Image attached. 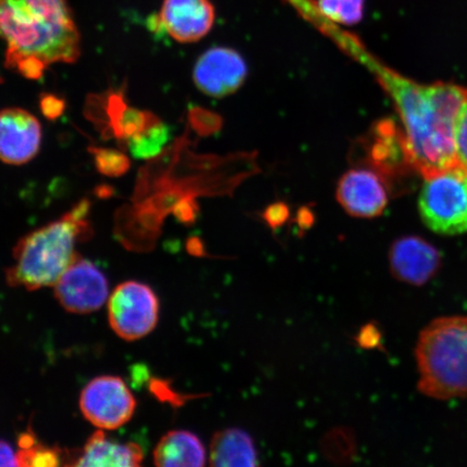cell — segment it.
<instances>
[{"label":"cell","mask_w":467,"mask_h":467,"mask_svg":"<svg viewBox=\"0 0 467 467\" xmlns=\"http://www.w3.org/2000/svg\"><path fill=\"white\" fill-rule=\"evenodd\" d=\"M389 270L400 282L421 287L429 284L442 265L441 251L420 236L397 238L389 248Z\"/></svg>","instance_id":"11"},{"label":"cell","mask_w":467,"mask_h":467,"mask_svg":"<svg viewBox=\"0 0 467 467\" xmlns=\"http://www.w3.org/2000/svg\"><path fill=\"white\" fill-rule=\"evenodd\" d=\"M287 218V209H285V206H279V204H275V206L267 209V212L265 214V219L268 225L272 226L273 229L282 226Z\"/></svg>","instance_id":"25"},{"label":"cell","mask_w":467,"mask_h":467,"mask_svg":"<svg viewBox=\"0 0 467 467\" xmlns=\"http://www.w3.org/2000/svg\"><path fill=\"white\" fill-rule=\"evenodd\" d=\"M370 138L368 156L371 169L381 175L389 188V181L404 177L409 171L418 173L409 154L404 132L395 122H379L373 128Z\"/></svg>","instance_id":"14"},{"label":"cell","mask_w":467,"mask_h":467,"mask_svg":"<svg viewBox=\"0 0 467 467\" xmlns=\"http://www.w3.org/2000/svg\"><path fill=\"white\" fill-rule=\"evenodd\" d=\"M110 328L126 341H137L155 329L160 318V301L150 285L122 283L108 300Z\"/></svg>","instance_id":"6"},{"label":"cell","mask_w":467,"mask_h":467,"mask_svg":"<svg viewBox=\"0 0 467 467\" xmlns=\"http://www.w3.org/2000/svg\"><path fill=\"white\" fill-rule=\"evenodd\" d=\"M0 40L5 67L39 79L57 63H74L80 34L67 0H0Z\"/></svg>","instance_id":"2"},{"label":"cell","mask_w":467,"mask_h":467,"mask_svg":"<svg viewBox=\"0 0 467 467\" xmlns=\"http://www.w3.org/2000/svg\"><path fill=\"white\" fill-rule=\"evenodd\" d=\"M366 0H317L318 14L337 26H353L363 20Z\"/></svg>","instance_id":"20"},{"label":"cell","mask_w":467,"mask_h":467,"mask_svg":"<svg viewBox=\"0 0 467 467\" xmlns=\"http://www.w3.org/2000/svg\"><path fill=\"white\" fill-rule=\"evenodd\" d=\"M42 141V125L28 110L20 108L0 110V161L25 165L38 154Z\"/></svg>","instance_id":"12"},{"label":"cell","mask_w":467,"mask_h":467,"mask_svg":"<svg viewBox=\"0 0 467 467\" xmlns=\"http://www.w3.org/2000/svg\"><path fill=\"white\" fill-rule=\"evenodd\" d=\"M64 109H66V102L60 97L45 95L40 100V109L48 119H58L63 114Z\"/></svg>","instance_id":"24"},{"label":"cell","mask_w":467,"mask_h":467,"mask_svg":"<svg viewBox=\"0 0 467 467\" xmlns=\"http://www.w3.org/2000/svg\"><path fill=\"white\" fill-rule=\"evenodd\" d=\"M56 299L66 311L90 314L100 309L109 297V282L89 260L76 255L54 285Z\"/></svg>","instance_id":"8"},{"label":"cell","mask_w":467,"mask_h":467,"mask_svg":"<svg viewBox=\"0 0 467 467\" xmlns=\"http://www.w3.org/2000/svg\"><path fill=\"white\" fill-rule=\"evenodd\" d=\"M356 342L360 348L366 349L377 348L381 346V330L375 324H368L361 328L359 334L356 337Z\"/></svg>","instance_id":"23"},{"label":"cell","mask_w":467,"mask_h":467,"mask_svg":"<svg viewBox=\"0 0 467 467\" xmlns=\"http://www.w3.org/2000/svg\"><path fill=\"white\" fill-rule=\"evenodd\" d=\"M418 390L430 399L467 397V317L431 320L416 346Z\"/></svg>","instance_id":"4"},{"label":"cell","mask_w":467,"mask_h":467,"mask_svg":"<svg viewBox=\"0 0 467 467\" xmlns=\"http://www.w3.org/2000/svg\"><path fill=\"white\" fill-rule=\"evenodd\" d=\"M16 451L17 466L22 467H56L61 465V451L51 448L37 440L32 431L19 436Z\"/></svg>","instance_id":"18"},{"label":"cell","mask_w":467,"mask_h":467,"mask_svg":"<svg viewBox=\"0 0 467 467\" xmlns=\"http://www.w3.org/2000/svg\"><path fill=\"white\" fill-rule=\"evenodd\" d=\"M334 39L348 56L375 76L392 99L418 174L426 178L459 165L454 127L465 88L441 81L418 84L379 62L358 38L348 33L340 31Z\"/></svg>","instance_id":"1"},{"label":"cell","mask_w":467,"mask_h":467,"mask_svg":"<svg viewBox=\"0 0 467 467\" xmlns=\"http://www.w3.org/2000/svg\"><path fill=\"white\" fill-rule=\"evenodd\" d=\"M247 78L246 61L229 47H213L204 51L192 69V80L197 89L215 99L234 95Z\"/></svg>","instance_id":"9"},{"label":"cell","mask_w":467,"mask_h":467,"mask_svg":"<svg viewBox=\"0 0 467 467\" xmlns=\"http://www.w3.org/2000/svg\"><path fill=\"white\" fill-rule=\"evenodd\" d=\"M90 202H79L63 217L28 233L14 249V265L5 271L11 287L28 291L54 287L71 265L76 246L91 235Z\"/></svg>","instance_id":"3"},{"label":"cell","mask_w":467,"mask_h":467,"mask_svg":"<svg viewBox=\"0 0 467 467\" xmlns=\"http://www.w3.org/2000/svg\"><path fill=\"white\" fill-rule=\"evenodd\" d=\"M169 140L168 127L153 115L148 126L141 132L127 140L133 157L150 159L159 155Z\"/></svg>","instance_id":"19"},{"label":"cell","mask_w":467,"mask_h":467,"mask_svg":"<svg viewBox=\"0 0 467 467\" xmlns=\"http://www.w3.org/2000/svg\"><path fill=\"white\" fill-rule=\"evenodd\" d=\"M455 153L461 166L467 171V88L454 127Z\"/></svg>","instance_id":"22"},{"label":"cell","mask_w":467,"mask_h":467,"mask_svg":"<svg viewBox=\"0 0 467 467\" xmlns=\"http://www.w3.org/2000/svg\"><path fill=\"white\" fill-rule=\"evenodd\" d=\"M17 466L16 452L7 441L0 440V467Z\"/></svg>","instance_id":"26"},{"label":"cell","mask_w":467,"mask_h":467,"mask_svg":"<svg viewBox=\"0 0 467 467\" xmlns=\"http://www.w3.org/2000/svg\"><path fill=\"white\" fill-rule=\"evenodd\" d=\"M389 185L371 168H354L338 180L337 201L350 217H379L389 203Z\"/></svg>","instance_id":"10"},{"label":"cell","mask_w":467,"mask_h":467,"mask_svg":"<svg viewBox=\"0 0 467 467\" xmlns=\"http://www.w3.org/2000/svg\"><path fill=\"white\" fill-rule=\"evenodd\" d=\"M206 448L188 431H171L161 437L153 453L154 464L161 467L206 465Z\"/></svg>","instance_id":"16"},{"label":"cell","mask_w":467,"mask_h":467,"mask_svg":"<svg viewBox=\"0 0 467 467\" xmlns=\"http://www.w3.org/2000/svg\"><path fill=\"white\" fill-rule=\"evenodd\" d=\"M79 407L88 422L110 431L130 421L137 401L124 379L101 376L86 385L80 394Z\"/></svg>","instance_id":"7"},{"label":"cell","mask_w":467,"mask_h":467,"mask_svg":"<svg viewBox=\"0 0 467 467\" xmlns=\"http://www.w3.org/2000/svg\"><path fill=\"white\" fill-rule=\"evenodd\" d=\"M213 466H255L258 453L253 438L239 429H226L215 433L209 452Z\"/></svg>","instance_id":"17"},{"label":"cell","mask_w":467,"mask_h":467,"mask_svg":"<svg viewBox=\"0 0 467 467\" xmlns=\"http://www.w3.org/2000/svg\"><path fill=\"white\" fill-rule=\"evenodd\" d=\"M96 166L99 171L108 177H120L130 168V161L120 151L109 149H93Z\"/></svg>","instance_id":"21"},{"label":"cell","mask_w":467,"mask_h":467,"mask_svg":"<svg viewBox=\"0 0 467 467\" xmlns=\"http://www.w3.org/2000/svg\"><path fill=\"white\" fill-rule=\"evenodd\" d=\"M419 213L429 230L442 236L467 233V171L460 163L423 178Z\"/></svg>","instance_id":"5"},{"label":"cell","mask_w":467,"mask_h":467,"mask_svg":"<svg viewBox=\"0 0 467 467\" xmlns=\"http://www.w3.org/2000/svg\"><path fill=\"white\" fill-rule=\"evenodd\" d=\"M143 459L142 448L137 443L110 440L101 430L89 437L67 465L134 467L141 465Z\"/></svg>","instance_id":"15"},{"label":"cell","mask_w":467,"mask_h":467,"mask_svg":"<svg viewBox=\"0 0 467 467\" xmlns=\"http://www.w3.org/2000/svg\"><path fill=\"white\" fill-rule=\"evenodd\" d=\"M159 25L175 42H200L212 31L215 10L210 0H163Z\"/></svg>","instance_id":"13"}]
</instances>
